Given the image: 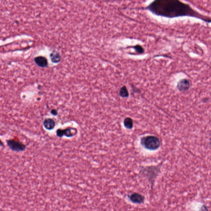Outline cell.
<instances>
[{"mask_svg": "<svg viewBox=\"0 0 211 211\" xmlns=\"http://www.w3.org/2000/svg\"><path fill=\"white\" fill-rule=\"evenodd\" d=\"M145 9L156 15L166 18L191 16L208 22H211V19L199 14L189 5L176 0H156L152 2Z\"/></svg>", "mask_w": 211, "mask_h": 211, "instance_id": "cell-1", "label": "cell"}, {"mask_svg": "<svg viewBox=\"0 0 211 211\" xmlns=\"http://www.w3.org/2000/svg\"><path fill=\"white\" fill-rule=\"evenodd\" d=\"M141 144L146 149L150 151L156 150L160 146L158 138L153 136H148L142 138Z\"/></svg>", "mask_w": 211, "mask_h": 211, "instance_id": "cell-2", "label": "cell"}, {"mask_svg": "<svg viewBox=\"0 0 211 211\" xmlns=\"http://www.w3.org/2000/svg\"><path fill=\"white\" fill-rule=\"evenodd\" d=\"M159 169L158 167H150L143 168L141 171V175L146 177L151 185H154L155 179L158 175Z\"/></svg>", "mask_w": 211, "mask_h": 211, "instance_id": "cell-3", "label": "cell"}, {"mask_svg": "<svg viewBox=\"0 0 211 211\" xmlns=\"http://www.w3.org/2000/svg\"><path fill=\"white\" fill-rule=\"evenodd\" d=\"M9 148L14 151L22 152L26 149V146L19 141L9 139L6 141Z\"/></svg>", "mask_w": 211, "mask_h": 211, "instance_id": "cell-4", "label": "cell"}, {"mask_svg": "<svg viewBox=\"0 0 211 211\" xmlns=\"http://www.w3.org/2000/svg\"><path fill=\"white\" fill-rule=\"evenodd\" d=\"M75 129L70 127L64 130L58 129L56 132V135L60 138H62L64 136H66L67 138H71L75 135L77 133V131L72 132V130H74Z\"/></svg>", "mask_w": 211, "mask_h": 211, "instance_id": "cell-5", "label": "cell"}, {"mask_svg": "<svg viewBox=\"0 0 211 211\" xmlns=\"http://www.w3.org/2000/svg\"><path fill=\"white\" fill-rule=\"evenodd\" d=\"M131 202L134 204H141L145 201V197L141 194L134 192L128 196Z\"/></svg>", "mask_w": 211, "mask_h": 211, "instance_id": "cell-6", "label": "cell"}, {"mask_svg": "<svg viewBox=\"0 0 211 211\" xmlns=\"http://www.w3.org/2000/svg\"><path fill=\"white\" fill-rule=\"evenodd\" d=\"M190 87V82L187 79L181 80L179 82L177 85V88L181 92H185V91H187Z\"/></svg>", "mask_w": 211, "mask_h": 211, "instance_id": "cell-7", "label": "cell"}, {"mask_svg": "<svg viewBox=\"0 0 211 211\" xmlns=\"http://www.w3.org/2000/svg\"><path fill=\"white\" fill-rule=\"evenodd\" d=\"M43 124L44 127L46 130H51L55 127V122L52 119L47 118L44 121Z\"/></svg>", "mask_w": 211, "mask_h": 211, "instance_id": "cell-8", "label": "cell"}, {"mask_svg": "<svg viewBox=\"0 0 211 211\" xmlns=\"http://www.w3.org/2000/svg\"><path fill=\"white\" fill-rule=\"evenodd\" d=\"M34 61L39 66L41 67H45L48 64V60L45 57L39 56L34 58Z\"/></svg>", "mask_w": 211, "mask_h": 211, "instance_id": "cell-9", "label": "cell"}, {"mask_svg": "<svg viewBox=\"0 0 211 211\" xmlns=\"http://www.w3.org/2000/svg\"><path fill=\"white\" fill-rule=\"evenodd\" d=\"M51 60L53 63H58L61 60V57L60 54L56 51H53L50 54Z\"/></svg>", "mask_w": 211, "mask_h": 211, "instance_id": "cell-10", "label": "cell"}, {"mask_svg": "<svg viewBox=\"0 0 211 211\" xmlns=\"http://www.w3.org/2000/svg\"><path fill=\"white\" fill-rule=\"evenodd\" d=\"M124 127L128 129H131L133 127V122L130 117H126L124 121Z\"/></svg>", "mask_w": 211, "mask_h": 211, "instance_id": "cell-11", "label": "cell"}, {"mask_svg": "<svg viewBox=\"0 0 211 211\" xmlns=\"http://www.w3.org/2000/svg\"><path fill=\"white\" fill-rule=\"evenodd\" d=\"M119 94L122 97H128L129 96L128 91L126 86H123L120 89Z\"/></svg>", "mask_w": 211, "mask_h": 211, "instance_id": "cell-12", "label": "cell"}, {"mask_svg": "<svg viewBox=\"0 0 211 211\" xmlns=\"http://www.w3.org/2000/svg\"><path fill=\"white\" fill-rule=\"evenodd\" d=\"M133 48L134 49L136 53L138 54H142L145 52V49L140 45H136L133 47Z\"/></svg>", "mask_w": 211, "mask_h": 211, "instance_id": "cell-13", "label": "cell"}, {"mask_svg": "<svg viewBox=\"0 0 211 211\" xmlns=\"http://www.w3.org/2000/svg\"><path fill=\"white\" fill-rule=\"evenodd\" d=\"M51 114L54 116H56L58 115V111L56 109H52L50 111Z\"/></svg>", "mask_w": 211, "mask_h": 211, "instance_id": "cell-14", "label": "cell"}, {"mask_svg": "<svg viewBox=\"0 0 211 211\" xmlns=\"http://www.w3.org/2000/svg\"><path fill=\"white\" fill-rule=\"evenodd\" d=\"M199 211H208V209L207 207L205 205H202L200 208Z\"/></svg>", "mask_w": 211, "mask_h": 211, "instance_id": "cell-15", "label": "cell"}, {"mask_svg": "<svg viewBox=\"0 0 211 211\" xmlns=\"http://www.w3.org/2000/svg\"><path fill=\"white\" fill-rule=\"evenodd\" d=\"M210 143H211V142H210Z\"/></svg>", "mask_w": 211, "mask_h": 211, "instance_id": "cell-16", "label": "cell"}]
</instances>
